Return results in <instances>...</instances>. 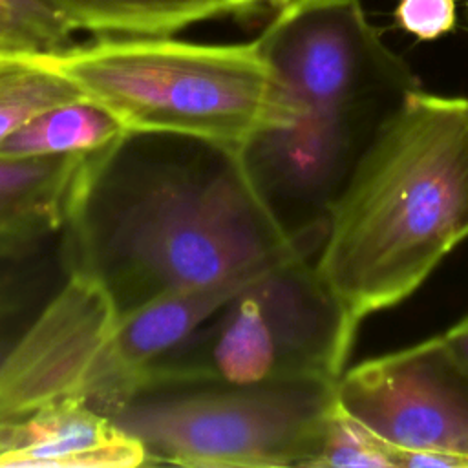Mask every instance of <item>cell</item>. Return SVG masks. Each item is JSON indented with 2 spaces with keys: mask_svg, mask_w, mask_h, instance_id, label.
Here are the masks:
<instances>
[{
  "mask_svg": "<svg viewBox=\"0 0 468 468\" xmlns=\"http://www.w3.org/2000/svg\"><path fill=\"white\" fill-rule=\"evenodd\" d=\"M395 22L419 40H437L457 26L455 0H399Z\"/></svg>",
  "mask_w": 468,
  "mask_h": 468,
  "instance_id": "cell-17",
  "label": "cell"
},
{
  "mask_svg": "<svg viewBox=\"0 0 468 468\" xmlns=\"http://www.w3.org/2000/svg\"><path fill=\"white\" fill-rule=\"evenodd\" d=\"M148 466L143 446L82 400H64L0 430V468Z\"/></svg>",
  "mask_w": 468,
  "mask_h": 468,
  "instance_id": "cell-9",
  "label": "cell"
},
{
  "mask_svg": "<svg viewBox=\"0 0 468 468\" xmlns=\"http://www.w3.org/2000/svg\"><path fill=\"white\" fill-rule=\"evenodd\" d=\"M356 329L318 274L314 256H298L258 276L154 360L139 388L161 382L338 380Z\"/></svg>",
  "mask_w": 468,
  "mask_h": 468,
  "instance_id": "cell-6",
  "label": "cell"
},
{
  "mask_svg": "<svg viewBox=\"0 0 468 468\" xmlns=\"http://www.w3.org/2000/svg\"><path fill=\"white\" fill-rule=\"evenodd\" d=\"M313 468H399L397 448L346 413H333Z\"/></svg>",
  "mask_w": 468,
  "mask_h": 468,
  "instance_id": "cell-16",
  "label": "cell"
},
{
  "mask_svg": "<svg viewBox=\"0 0 468 468\" xmlns=\"http://www.w3.org/2000/svg\"><path fill=\"white\" fill-rule=\"evenodd\" d=\"M77 31L97 37H159L230 15L225 0H48Z\"/></svg>",
  "mask_w": 468,
  "mask_h": 468,
  "instance_id": "cell-11",
  "label": "cell"
},
{
  "mask_svg": "<svg viewBox=\"0 0 468 468\" xmlns=\"http://www.w3.org/2000/svg\"><path fill=\"white\" fill-rule=\"evenodd\" d=\"M466 15H468V2H466Z\"/></svg>",
  "mask_w": 468,
  "mask_h": 468,
  "instance_id": "cell-20",
  "label": "cell"
},
{
  "mask_svg": "<svg viewBox=\"0 0 468 468\" xmlns=\"http://www.w3.org/2000/svg\"><path fill=\"white\" fill-rule=\"evenodd\" d=\"M117 318L106 291L69 271L0 367V430L64 400H82L106 415Z\"/></svg>",
  "mask_w": 468,
  "mask_h": 468,
  "instance_id": "cell-8",
  "label": "cell"
},
{
  "mask_svg": "<svg viewBox=\"0 0 468 468\" xmlns=\"http://www.w3.org/2000/svg\"><path fill=\"white\" fill-rule=\"evenodd\" d=\"M62 239L69 271L95 280L126 314L170 294L316 256L324 236L287 232L243 148L122 132L86 155Z\"/></svg>",
  "mask_w": 468,
  "mask_h": 468,
  "instance_id": "cell-1",
  "label": "cell"
},
{
  "mask_svg": "<svg viewBox=\"0 0 468 468\" xmlns=\"http://www.w3.org/2000/svg\"><path fill=\"white\" fill-rule=\"evenodd\" d=\"M44 58L124 132L176 133L245 148L289 119L254 40L97 37Z\"/></svg>",
  "mask_w": 468,
  "mask_h": 468,
  "instance_id": "cell-4",
  "label": "cell"
},
{
  "mask_svg": "<svg viewBox=\"0 0 468 468\" xmlns=\"http://www.w3.org/2000/svg\"><path fill=\"white\" fill-rule=\"evenodd\" d=\"M124 128L104 108L88 99L44 110L0 143L2 159H31L99 150Z\"/></svg>",
  "mask_w": 468,
  "mask_h": 468,
  "instance_id": "cell-12",
  "label": "cell"
},
{
  "mask_svg": "<svg viewBox=\"0 0 468 468\" xmlns=\"http://www.w3.org/2000/svg\"><path fill=\"white\" fill-rule=\"evenodd\" d=\"M68 276L62 232L38 249L0 263V367Z\"/></svg>",
  "mask_w": 468,
  "mask_h": 468,
  "instance_id": "cell-13",
  "label": "cell"
},
{
  "mask_svg": "<svg viewBox=\"0 0 468 468\" xmlns=\"http://www.w3.org/2000/svg\"><path fill=\"white\" fill-rule=\"evenodd\" d=\"M338 408L336 380L161 382L137 388L108 419L146 464L313 468Z\"/></svg>",
  "mask_w": 468,
  "mask_h": 468,
  "instance_id": "cell-5",
  "label": "cell"
},
{
  "mask_svg": "<svg viewBox=\"0 0 468 468\" xmlns=\"http://www.w3.org/2000/svg\"><path fill=\"white\" fill-rule=\"evenodd\" d=\"M336 397L399 468H468V367L442 335L344 369Z\"/></svg>",
  "mask_w": 468,
  "mask_h": 468,
  "instance_id": "cell-7",
  "label": "cell"
},
{
  "mask_svg": "<svg viewBox=\"0 0 468 468\" xmlns=\"http://www.w3.org/2000/svg\"><path fill=\"white\" fill-rule=\"evenodd\" d=\"M254 42L289 119L243 148L247 166L287 232L324 230L358 159L419 79L360 0H287Z\"/></svg>",
  "mask_w": 468,
  "mask_h": 468,
  "instance_id": "cell-2",
  "label": "cell"
},
{
  "mask_svg": "<svg viewBox=\"0 0 468 468\" xmlns=\"http://www.w3.org/2000/svg\"><path fill=\"white\" fill-rule=\"evenodd\" d=\"M88 154L0 157V263L62 232Z\"/></svg>",
  "mask_w": 468,
  "mask_h": 468,
  "instance_id": "cell-10",
  "label": "cell"
},
{
  "mask_svg": "<svg viewBox=\"0 0 468 468\" xmlns=\"http://www.w3.org/2000/svg\"><path fill=\"white\" fill-rule=\"evenodd\" d=\"M80 99L44 57L0 51V143L33 115Z\"/></svg>",
  "mask_w": 468,
  "mask_h": 468,
  "instance_id": "cell-14",
  "label": "cell"
},
{
  "mask_svg": "<svg viewBox=\"0 0 468 468\" xmlns=\"http://www.w3.org/2000/svg\"><path fill=\"white\" fill-rule=\"evenodd\" d=\"M468 238V97L411 91L358 159L314 265L349 318L411 296Z\"/></svg>",
  "mask_w": 468,
  "mask_h": 468,
  "instance_id": "cell-3",
  "label": "cell"
},
{
  "mask_svg": "<svg viewBox=\"0 0 468 468\" xmlns=\"http://www.w3.org/2000/svg\"><path fill=\"white\" fill-rule=\"evenodd\" d=\"M442 338L453 355L468 367V314L442 333Z\"/></svg>",
  "mask_w": 468,
  "mask_h": 468,
  "instance_id": "cell-18",
  "label": "cell"
},
{
  "mask_svg": "<svg viewBox=\"0 0 468 468\" xmlns=\"http://www.w3.org/2000/svg\"><path fill=\"white\" fill-rule=\"evenodd\" d=\"M75 31L48 0H0V51L49 57L73 46Z\"/></svg>",
  "mask_w": 468,
  "mask_h": 468,
  "instance_id": "cell-15",
  "label": "cell"
},
{
  "mask_svg": "<svg viewBox=\"0 0 468 468\" xmlns=\"http://www.w3.org/2000/svg\"><path fill=\"white\" fill-rule=\"evenodd\" d=\"M225 2L230 9V15H245V13H250V11L258 9L260 5L280 7L287 0H225Z\"/></svg>",
  "mask_w": 468,
  "mask_h": 468,
  "instance_id": "cell-19",
  "label": "cell"
}]
</instances>
